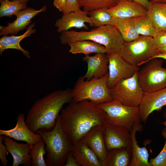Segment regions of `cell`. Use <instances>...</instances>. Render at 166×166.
Returning <instances> with one entry per match:
<instances>
[{"label": "cell", "mask_w": 166, "mask_h": 166, "mask_svg": "<svg viewBox=\"0 0 166 166\" xmlns=\"http://www.w3.org/2000/svg\"><path fill=\"white\" fill-rule=\"evenodd\" d=\"M83 60L87 64V70L84 76L86 80L100 78L108 73L109 61L106 53H97L92 56L86 55Z\"/></svg>", "instance_id": "16"}, {"label": "cell", "mask_w": 166, "mask_h": 166, "mask_svg": "<svg viewBox=\"0 0 166 166\" xmlns=\"http://www.w3.org/2000/svg\"><path fill=\"white\" fill-rule=\"evenodd\" d=\"M113 17L112 26L118 30L125 42L132 41L140 36L134 27L131 18Z\"/></svg>", "instance_id": "26"}, {"label": "cell", "mask_w": 166, "mask_h": 166, "mask_svg": "<svg viewBox=\"0 0 166 166\" xmlns=\"http://www.w3.org/2000/svg\"><path fill=\"white\" fill-rule=\"evenodd\" d=\"M71 91L69 89L56 90L35 101L25 120L30 129L34 133L39 129L52 130L64 105L72 101Z\"/></svg>", "instance_id": "2"}, {"label": "cell", "mask_w": 166, "mask_h": 166, "mask_svg": "<svg viewBox=\"0 0 166 166\" xmlns=\"http://www.w3.org/2000/svg\"><path fill=\"white\" fill-rule=\"evenodd\" d=\"M137 72L130 78L121 80L110 89L113 100L126 106H139L144 92L139 84Z\"/></svg>", "instance_id": "9"}, {"label": "cell", "mask_w": 166, "mask_h": 166, "mask_svg": "<svg viewBox=\"0 0 166 166\" xmlns=\"http://www.w3.org/2000/svg\"><path fill=\"white\" fill-rule=\"evenodd\" d=\"M156 58H160L166 60V54L159 53L157 55L152 57L150 60Z\"/></svg>", "instance_id": "39"}, {"label": "cell", "mask_w": 166, "mask_h": 166, "mask_svg": "<svg viewBox=\"0 0 166 166\" xmlns=\"http://www.w3.org/2000/svg\"><path fill=\"white\" fill-rule=\"evenodd\" d=\"M25 120L24 113L18 114L15 126L9 130L0 129V135L8 136L17 140L25 141L30 144L37 143L42 140L38 134L30 129Z\"/></svg>", "instance_id": "14"}, {"label": "cell", "mask_w": 166, "mask_h": 166, "mask_svg": "<svg viewBox=\"0 0 166 166\" xmlns=\"http://www.w3.org/2000/svg\"><path fill=\"white\" fill-rule=\"evenodd\" d=\"M163 59H151L137 72L139 84L144 92L156 91L166 87V69Z\"/></svg>", "instance_id": "8"}, {"label": "cell", "mask_w": 166, "mask_h": 166, "mask_svg": "<svg viewBox=\"0 0 166 166\" xmlns=\"http://www.w3.org/2000/svg\"><path fill=\"white\" fill-rule=\"evenodd\" d=\"M36 133L41 136L45 143L47 166H64L68 154L73 150L74 144L62 128L60 114L52 130L39 129Z\"/></svg>", "instance_id": "4"}, {"label": "cell", "mask_w": 166, "mask_h": 166, "mask_svg": "<svg viewBox=\"0 0 166 166\" xmlns=\"http://www.w3.org/2000/svg\"><path fill=\"white\" fill-rule=\"evenodd\" d=\"M35 23L31 24L26 28V31L22 34L18 36L4 35L0 39V54L1 55L3 51L8 49H15L22 51L23 54L28 58H30L28 51L21 47L20 42L26 37L30 36L34 33L36 30L34 28Z\"/></svg>", "instance_id": "22"}, {"label": "cell", "mask_w": 166, "mask_h": 166, "mask_svg": "<svg viewBox=\"0 0 166 166\" xmlns=\"http://www.w3.org/2000/svg\"><path fill=\"white\" fill-rule=\"evenodd\" d=\"M143 126L140 122L135 123L130 132L132 140V160L130 166H151L148 160L149 154L145 147H140L137 144L136 135L141 131Z\"/></svg>", "instance_id": "20"}, {"label": "cell", "mask_w": 166, "mask_h": 166, "mask_svg": "<svg viewBox=\"0 0 166 166\" xmlns=\"http://www.w3.org/2000/svg\"><path fill=\"white\" fill-rule=\"evenodd\" d=\"M166 106V108H165L164 112V117L166 119V121L165 122L162 123L163 124H166V106Z\"/></svg>", "instance_id": "43"}, {"label": "cell", "mask_w": 166, "mask_h": 166, "mask_svg": "<svg viewBox=\"0 0 166 166\" xmlns=\"http://www.w3.org/2000/svg\"><path fill=\"white\" fill-rule=\"evenodd\" d=\"M53 4L60 12L64 13L66 7V0H53Z\"/></svg>", "instance_id": "37"}, {"label": "cell", "mask_w": 166, "mask_h": 166, "mask_svg": "<svg viewBox=\"0 0 166 166\" xmlns=\"http://www.w3.org/2000/svg\"><path fill=\"white\" fill-rule=\"evenodd\" d=\"M107 9H101L89 12L88 15L95 27L101 26L112 25L113 17L109 13Z\"/></svg>", "instance_id": "30"}, {"label": "cell", "mask_w": 166, "mask_h": 166, "mask_svg": "<svg viewBox=\"0 0 166 166\" xmlns=\"http://www.w3.org/2000/svg\"><path fill=\"white\" fill-rule=\"evenodd\" d=\"M64 166H79L72 152L68 154Z\"/></svg>", "instance_id": "36"}, {"label": "cell", "mask_w": 166, "mask_h": 166, "mask_svg": "<svg viewBox=\"0 0 166 166\" xmlns=\"http://www.w3.org/2000/svg\"><path fill=\"white\" fill-rule=\"evenodd\" d=\"M103 134L107 151L132 147L130 132L124 127L114 125L105 121L103 126Z\"/></svg>", "instance_id": "11"}, {"label": "cell", "mask_w": 166, "mask_h": 166, "mask_svg": "<svg viewBox=\"0 0 166 166\" xmlns=\"http://www.w3.org/2000/svg\"><path fill=\"white\" fill-rule=\"evenodd\" d=\"M30 0H20L21 3L24 5H26L27 2Z\"/></svg>", "instance_id": "42"}, {"label": "cell", "mask_w": 166, "mask_h": 166, "mask_svg": "<svg viewBox=\"0 0 166 166\" xmlns=\"http://www.w3.org/2000/svg\"><path fill=\"white\" fill-rule=\"evenodd\" d=\"M72 152L79 166H102L96 154L81 141L74 145Z\"/></svg>", "instance_id": "21"}, {"label": "cell", "mask_w": 166, "mask_h": 166, "mask_svg": "<svg viewBox=\"0 0 166 166\" xmlns=\"http://www.w3.org/2000/svg\"><path fill=\"white\" fill-rule=\"evenodd\" d=\"M132 160V147H129L108 150L102 163V166H130Z\"/></svg>", "instance_id": "23"}, {"label": "cell", "mask_w": 166, "mask_h": 166, "mask_svg": "<svg viewBox=\"0 0 166 166\" xmlns=\"http://www.w3.org/2000/svg\"><path fill=\"white\" fill-rule=\"evenodd\" d=\"M134 27L140 35L154 37L157 32L147 15L131 18Z\"/></svg>", "instance_id": "27"}, {"label": "cell", "mask_w": 166, "mask_h": 166, "mask_svg": "<svg viewBox=\"0 0 166 166\" xmlns=\"http://www.w3.org/2000/svg\"><path fill=\"white\" fill-rule=\"evenodd\" d=\"M26 7V5L22 4L20 0H4L1 2L0 17H11L18 11Z\"/></svg>", "instance_id": "31"}, {"label": "cell", "mask_w": 166, "mask_h": 166, "mask_svg": "<svg viewBox=\"0 0 166 166\" xmlns=\"http://www.w3.org/2000/svg\"><path fill=\"white\" fill-rule=\"evenodd\" d=\"M119 52L126 61L138 66L159 53L153 38L142 35L132 41L125 42Z\"/></svg>", "instance_id": "7"}, {"label": "cell", "mask_w": 166, "mask_h": 166, "mask_svg": "<svg viewBox=\"0 0 166 166\" xmlns=\"http://www.w3.org/2000/svg\"><path fill=\"white\" fill-rule=\"evenodd\" d=\"M164 132V137L166 140L164 145L160 153L154 158L151 159L149 162L151 166H166V124Z\"/></svg>", "instance_id": "32"}, {"label": "cell", "mask_w": 166, "mask_h": 166, "mask_svg": "<svg viewBox=\"0 0 166 166\" xmlns=\"http://www.w3.org/2000/svg\"><path fill=\"white\" fill-rule=\"evenodd\" d=\"M4 0H0V2H2ZM12 1H17V0H10Z\"/></svg>", "instance_id": "44"}, {"label": "cell", "mask_w": 166, "mask_h": 166, "mask_svg": "<svg viewBox=\"0 0 166 166\" xmlns=\"http://www.w3.org/2000/svg\"><path fill=\"white\" fill-rule=\"evenodd\" d=\"M89 12L82 10L81 12H71L63 14L61 18L58 19L55 22V25L57 28V31L62 33L73 27L88 30L89 28L86 23L93 26L88 15Z\"/></svg>", "instance_id": "15"}, {"label": "cell", "mask_w": 166, "mask_h": 166, "mask_svg": "<svg viewBox=\"0 0 166 166\" xmlns=\"http://www.w3.org/2000/svg\"><path fill=\"white\" fill-rule=\"evenodd\" d=\"M3 136L0 135V159L2 165L6 166L8 163L7 155L9 153L6 145L3 144Z\"/></svg>", "instance_id": "33"}, {"label": "cell", "mask_w": 166, "mask_h": 166, "mask_svg": "<svg viewBox=\"0 0 166 166\" xmlns=\"http://www.w3.org/2000/svg\"><path fill=\"white\" fill-rule=\"evenodd\" d=\"M159 53L166 54V45L157 48Z\"/></svg>", "instance_id": "40"}, {"label": "cell", "mask_w": 166, "mask_h": 166, "mask_svg": "<svg viewBox=\"0 0 166 166\" xmlns=\"http://www.w3.org/2000/svg\"><path fill=\"white\" fill-rule=\"evenodd\" d=\"M103 124L93 128L80 141L86 144L101 162L105 159L108 153L103 136Z\"/></svg>", "instance_id": "19"}, {"label": "cell", "mask_w": 166, "mask_h": 166, "mask_svg": "<svg viewBox=\"0 0 166 166\" xmlns=\"http://www.w3.org/2000/svg\"><path fill=\"white\" fill-rule=\"evenodd\" d=\"M105 113L89 100L72 101L61 110L60 114L62 128L74 145L80 141L93 128L103 124Z\"/></svg>", "instance_id": "1"}, {"label": "cell", "mask_w": 166, "mask_h": 166, "mask_svg": "<svg viewBox=\"0 0 166 166\" xmlns=\"http://www.w3.org/2000/svg\"><path fill=\"white\" fill-rule=\"evenodd\" d=\"M154 45L156 48L166 45V33L157 32L153 37Z\"/></svg>", "instance_id": "35"}, {"label": "cell", "mask_w": 166, "mask_h": 166, "mask_svg": "<svg viewBox=\"0 0 166 166\" xmlns=\"http://www.w3.org/2000/svg\"><path fill=\"white\" fill-rule=\"evenodd\" d=\"M120 0H78L80 7L88 12L101 9H109L117 5Z\"/></svg>", "instance_id": "28"}, {"label": "cell", "mask_w": 166, "mask_h": 166, "mask_svg": "<svg viewBox=\"0 0 166 166\" xmlns=\"http://www.w3.org/2000/svg\"><path fill=\"white\" fill-rule=\"evenodd\" d=\"M107 55L109 61L107 84L110 89L121 80L132 77L140 69L126 61L119 52Z\"/></svg>", "instance_id": "10"}, {"label": "cell", "mask_w": 166, "mask_h": 166, "mask_svg": "<svg viewBox=\"0 0 166 166\" xmlns=\"http://www.w3.org/2000/svg\"><path fill=\"white\" fill-rule=\"evenodd\" d=\"M82 11L79 6L78 0H66V9L63 14L71 12H79Z\"/></svg>", "instance_id": "34"}, {"label": "cell", "mask_w": 166, "mask_h": 166, "mask_svg": "<svg viewBox=\"0 0 166 166\" xmlns=\"http://www.w3.org/2000/svg\"><path fill=\"white\" fill-rule=\"evenodd\" d=\"M128 1L134 2L138 3L148 9L150 3L148 0H127Z\"/></svg>", "instance_id": "38"}, {"label": "cell", "mask_w": 166, "mask_h": 166, "mask_svg": "<svg viewBox=\"0 0 166 166\" xmlns=\"http://www.w3.org/2000/svg\"><path fill=\"white\" fill-rule=\"evenodd\" d=\"M166 106V87L151 92H144L138 107L141 120L145 123L149 115Z\"/></svg>", "instance_id": "12"}, {"label": "cell", "mask_w": 166, "mask_h": 166, "mask_svg": "<svg viewBox=\"0 0 166 166\" xmlns=\"http://www.w3.org/2000/svg\"><path fill=\"white\" fill-rule=\"evenodd\" d=\"M113 17L131 18L147 15L148 10L141 5L134 2L120 0L114 6L107 9Z\"/></svg>", "instance_id": "18"}, {"label": "cell", "mask_w": 166, "mask_h": 166, "mask_svg": "<svg viewBox=\"0 0 166 166\" xmlns=\"http://www.w3.org/2000/svg\"><path fill=\"white\" fill-rule=\"evenodd\" d=\"M108 76V73L102 77L89 80H85L84 76L80 77L71 89L72 101L89 100L97 105L113 100L107 84Z\"/></svg>", "instance_id": "5"}, {"label": "cell", "mask_w": 166, "mask_h": 166, "mask_svg": "<svg viewBox=\"0 0 166 166\" xmlns=\"http://www.w3.org/2000/svg\"><path fill=\"white\" fill-rule=\"evenodd\" d=\"M60 38L63 45L81 40L94 42L105 47L107 54L119 52L125 42L118 30L111 25L101 26L89 31L68 30L61 33Z\"/></svg>", "instance_id": "3"}, {"label": "cell", "mask_w": 166, "mask_h": 166, "mask_svg": "<svg viewBox=\"0 0 166 166\" xmlns=\"http://www.w3.org/2000/svg\"></svg>", "instance_id": "45"}, {"label": "cell", "mask_w": 166, "mask_h": 166, "mask_svg": "<svg viewBox=\"0 0 166 166\" xmlns=\"http://www.w3.org/2000/svg\"><path fill=\"white\" fill-rule=\"evenodd\" d=\"M3 140L9 152L12 156V166L21 164L24 166H31L32 160L29 151L30 144L17 143L11 137L5 135L3 136Z\"/></svg>", "instance_id": "17"}, {"label": "cell", "mask_w": 166, "mask_h": 166, "mask_svg": "<svg viewBox=\"0 0 166 166\" xmlns=\"http://www.w3.org/2000/svg\"><path fill=\"white\" fill-rule=\"evenodd\" d=\"M46 5L40 10H37L34 8L26 7L16 13V19L11 23H9L6 26H0V35L4 36L10 34L14 35L18 32L26 28L31 22V20L39 13L45 12Z\"/></svg>", "instance_id": "13"}, {"label": "cell", "mask_w": 166, "mask_h": 166, "mask_svg": "<svg viewBox=\"0 0 166 166\" xmlns=\"http://www.w3.org/2000/svg\"><path fill=\"white\" fill-rule=\"evenodd\" d=\"M97 106L105 112V121L124 127L130 132L135 123L141 121L138 107L126 106L117 100L101 103Z\"/></svg>", "instance_id": "6"}, {"label": "cell", "mask_w": 166, "mask_h": 166, "mask_svg": "<svg viewBox=\"0 0 166 166\" xmlns=\"http://www.w3.org/2000/svg\"><path fill=\"white\" fill-rule=\"evenodd\" d=\"M148 10L157 32L166 33V3H150Z\"/></svg>", "instance_id": "24"}, {"label": "cell", "mask_w": 166, "mask_h": 166, "mask_svg": "<svg viewBox=\"0 0 166 166\" xmlns=\"http://www.w3.org/2000/svg\"><path fill=\"white\" fill-rule=\"evenodd\" d=\"M45 143L42 140L37 143L30 144V154L32 166H47L44 158L46 151Z\"/></svg>", "instance_id": "29"}, {"label": "cell", "mask_w": 166, "mask_h": 166, "mask_svg": "<svg viewBox=\"0 0 166 166\" xmlns=\"http://www.w3.org/2000/svg\"><path fill=\"white\" fill-rule=\"evenodd\" d=\"M69 52L73 54L83 53L85 55L92 53H106L107 50L103 45L90 40H81L70 42L68 44Z\"/></svg>", "instance_id": "25"}, {"label": "cell", "mask_w": 166, "mask_h": 166, "mask_svg": "<svg viewBox=\"0 0 166 166\" xmlns=\"http://www.w3.org/2000/svg\"><path fill=\"white\" fill-rule=\"evenodd\" d=\"M150 3H166V0H148Z\"/></svg>", "instance_id": "41"}]
</instances>
